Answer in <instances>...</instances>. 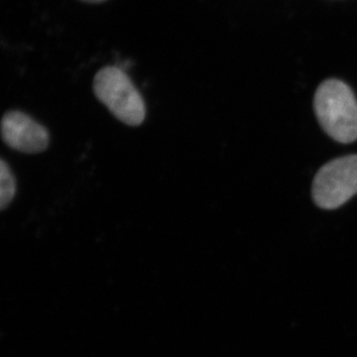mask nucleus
<instances>
[{
  "label": "nucleus",
  "instance_id": "obj_4",
  "mask_svg": "<svg viewBox=\"0 0 357 357\" xmlns=\"http://www.w3.org/2000/svg\"><path fill=\"white\" fill-rule=\"evenodd\" d=\"M1 136L7 146L26 154L41 153L50 142L48 130L20 110H11L3 115Z\"/></svg>",
  "mask_w": 357,
  "mask_h": 357
},
{
  "label": "nucleus",
  "instance_id": "obj_5",
  "mask_svg": "<svg viewBox=\"0 0 357 357\" xmlns=\"http://www.w3.org/2000/svg\"><path fill=\"white\" fill-rule=\"evenodd\" d=\"M16 194V181L8 164L0 162V210H6Z\"/></svg>",
  "mask_w": 357,
  "mask_h": 357
},
{
  "label": "nucleus",
  "instance_id": "obj_6",
  "mask_svg": "<svg viewBox=\"0 0 357 357\" xmlns=\"http://www.w3.org/2000/svg\"><path fill=\"white\" fill-rule=\"evenodd\" d=\"M81 1L88 2V3H102V2L107 1V0H81Z\"/></svg>",
  "mask_w": 357,
  "mask_h": 357
},
{
  "label": "nucleus",
  "instance_id": "obj_1",
  "mask_svg": "<svg viewBox=\"0 0 357 357\" xmlns=\"http://www.w3.org/2000/svg\"><path fill=\"white\" fill-rule=\"evenodd\" d=\"M314 112L321 128L340 143L357 140V100L344 82L326 79L314 93Z\"/></svg>",
  "mask_w": 357,
  "mask_h": 357
},
{
  "label": "nucleus",
  "instance_id": "obj_2",
  "mask_svg": "<svg viewBox=\"0 0 357 357\" xmlns=\"http://www.w3.org/2000/svg\"><path fill=\"white\" fill-rule=\"evenodd\" d=\"M93 93L119 121L138 126L146 116L144 100L130 77L121 68L107 66L93 79Z\"/></svg>",
  "mask_w": 357,
  "mask_h": 357
},
{
  "label": "nucleus",
  "instance_id": "obj_3",
  "mask_svg": "<svg viewBox=\"0 0 357 357\" xmlns=\"http://www.w3.org/2000/svg\"><path fill=\"white\" fill-rule=\"evenodd\" d=\"M357 194V155L340 157L321 167L314 178L312 196L325 210H335Z\"/></svg>",
  "mask_w": 357,
  "mask_h": 357
}]
</instances>
